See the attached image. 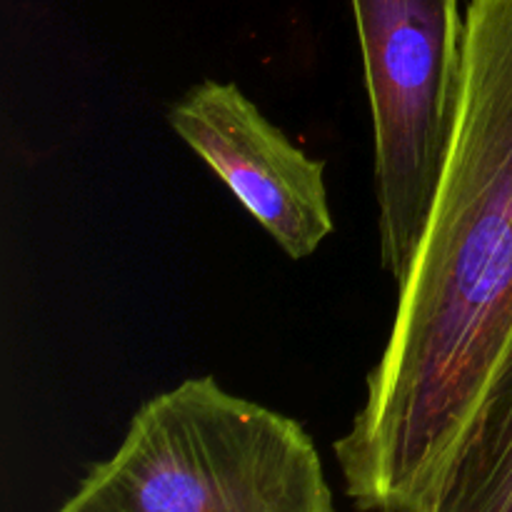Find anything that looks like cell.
<instances>
[{
    "label": "cell",
    "instance_id": "1",
    "mask_svg": "<svg viewBox=\"0 0 512 512\" xmlns=\"http://www.w3.org/2000/svg\"><path fill=\"white\" fill-rule=\"evenodd\" d=\"M512 348V0H470L448 165L365 403L333 443L363 512H425Z\"/></svg>",
    "mask_w": 512,
    "mask_h": 512
},
{
    "label": "cell",
    "instance_id": "2",
    "mask_svg": "<svg viewBox=\"0 0 512 512\" xmlns=\"http://www.w3.org/2000/svg\"><path fill=\"white\" fill-rule=\"evenodd\" d=\"M58 512H338L298 420L190 378L133 415Z\"/></svg>",
    "mask_w": 512,
    "mask_h": 512
},
{
    "label": "cell",
    "instance_id": "3",
    "mask_svg": "<svg viewBox=\"0 0 512 512\" xmlns=\"http://www.w3.org/2000/svg\"><path fill=\"white\" fill-rule=\"evenodd\" d=\"M375 138L380 263L413 268L458 130L465 18L458 0H353Z\"/></svg>",
    "mask_w": 512,
    "mask_h": 512
},
{
    "label": "cell",
    "instance_id": "4",
    "mask_svg": "<svg viewBox=\"0 0 512 512\" xmlns=\"http://www.w3.org/2000/svg\"><path fill=\"white\" fill-rule=\"evenodd\" d=\"M168 118L288 258H308L333 233L325 163L290 143L238 85L203 80Z\"/></svg>",
    "mask_w": 512,
    "mask_h": 512
},
{
    "label": "cell",
    "instance_id": "5",
    "mask_svg": "<svg viewBox=\"0 0 512 512\" xmlns=\"http://www.w3.org/2000/svg\"><path fill=\"white\" fill-rule=\"evenodd\" d=\"M425 512H512V348Z\"/></svg>",
    "mask_w": 512,
    "mask_h": 512
}]
</instances>
